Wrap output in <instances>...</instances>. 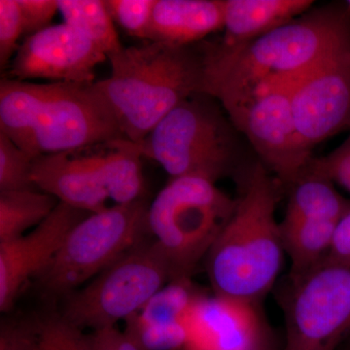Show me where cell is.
Masks as SVG:
<instances>
[{
	"label": "cell",
	"instance_id": "cell-1",
	"mask_svg": "<svg viewBox=\"0 0 350 350\" xmlns=\"http://www.w3.org/2000/svg\"><path fill=\"white\" fill-rule=\"evenodd\" d=\"M349 34L350 12L345 4H338L310 10L239 47L202 44V93L216 98L228 111L262 83L303 75Z\"/></svg>",
	"mask_w": 350,
	"mask_h": 350
},
{
	"label": "cell",
	"instance_id": "cell-2",
	"mask_svg": "<svg viewBox=\"0 0 350 350\" xmlns=\"http://www.w3.org/2000/svg\"><path fill=\"white\" fill-rule=\"evenodd\" d=\"M280 182L258 161L243 175L236 208L206 258L214 296L258 305L275 286L283 248Z\"/></svg>",
	"mask_w": 350,
	"mask_h": 350
},
{
	"label": "cell",
	"instance_id": "cell-3",
	"mask_svg": "<svg viewBox=\"0 0 350 350\" xmlns=\"http://www.w3.org/2000/svg\"><path fill=\"white\" fill-rule=\"evenodd\" d=\"M111 73L94 82L124 137L140 144L179 103L202 93V44L175 46L147 41L107 57Z\"/></svg>",
	"mask_w": 350,
	"mask_h": 350
},
{
	"label": "cell",
	"instance_id": "cell-4",
	"mask_svg": "<svg viewBox=\"0 0 350 350\" xmlns=\"http://www.w3.org/2000/svg\"><path fill=\"white\" fill-rule=\"evenodd\" d=\"M0 133L32 159L125 137L92 84L0 82Z\"/></svg>",
	"mask_w": 350,
	"mask_h": 350
},
{
	"label": "cell",
	"instance_id": "cell-5",
	"mask_svg": "<svg viewBox=\"0 0 350 350\" xmlns=\"http://www.w3.org/2000/svg\"><path fill=\"white\" fill-rule=\"evenodd\" d=\"M238 131L216 98L197 93L174 108L139 144L144 158L161 165L170 178L217 182L239 167Z\"/></svg>",
	"mask_w": 350,
	"mask_h": 350
},
{
	"label": "cell",
	"instance_id": "cell-6",
	"mask_svg": "<svg viewBox=\"0 0 350 350\" xmlns=\"http://www.w3.org/2000/svg\"><path fill=\"white\" fill-rule=\"evenodd\" d=\"M216 182L200 176L170 178L148 207L147 226L172 280L192 276L236 208Z\"/></svg>",
	"mask_w": 350,
	"mask_h": 350
},
{
	"label": "cell",
	"instance_id": "cell-7",
	"mask_svg": "<svg viewBox=\"0 0 350 350\" xmlns=\"http://www.w3.org/2000/svg\"><path fill=\"white\" fill-rule=\"evenodd\" d=\"M144 200L91 213L69 232L61 248L36 280L44 294L64 298L91 282L148 232Z\"/></svg>",
	"mask_w": 350,
	"mask_h": 350
},
{
	"label": "cell",
	"instance_id": "cell-8",
	"mask_svg": "<svg viewBox=\"0 0 350 350\" xmlns=\"http://www.w3.org/2000/svg\"><path fill=\"white\" fill-rule=\"evenodd\" d=\"M170 282L167 262L153 239H142L91 282L64 297L59 312L83 331L112 328L139 312Z\"/></svg>",
	"mask_w": 350,
	"mask_h": 350
},
{
	"label": "cell",
	"instance_id": "cell-9",
	"mask_svg": "<svg viewBox=\"0 0 350 350\" xmlns=\"http://www.w3.org/2000/svg\"><path fill=\"white\" fill-rule=\"evenodd\" d=\"M280 304L282 350H337L350 335V264L322 262L306 275L287 278Z\"/></svg>",
	"mask_w": 350,
	"mask_h": 350
},
{
	"label": "cell",
	"instance_id": "cell-10",
	"mask_svg": "<svg viewBox=\"0 0 350 350\" xmlns=\"http://www.w3.org/2000/svg\"><path fill=\"white\" fill-rule=\"evenodd\" d=\"M296 77L262 83L250 96L226 111L282 187L297 180L312 160L295 125L291 96Z\"/></svg>",
	"mask_w": 350,
	"mask_h": 350
},
{
	"label": "cell",
	"instance_id": "cell-11",
	"mask_svg": "<svg viewBox=\"0 0 350 350\" xmlns=\"http://www.w3.org/2000/svg\"><path fill=\"white\" fill-rule=\"evenodd\" d=\"M291 107L295 125L310 150L350 129V34L295 78Z\"/></svg>",
	"mask_w": 350,
	"mask_h": 350
},
{
	"label": "cell",
	"instance_id": "cell-12",
	"mask_svg": "<svg viewBox=\"0 0 350 350\" xmlns=\"http://www.w3.org/2000/svg\"><path fill=\"white\" fill-rule=\"evenodd\" d=\"M107 59L81 32L62 23L25 39L9 64L7 78L93 84L94 69Z\"/></svg>",
	"mask_w": 350,
	"mask_h": 350
},
{
	"label": "cell",
	"instance_id": "cell-13",
	"mask_svg": "<svg viewBox=\"0 0 350 350\" xmlns=\"http://www.w3.org/2000/svg\"><path fill=\"white\" fill-rule=\"evenodd\" d=\"M90 213L59 202L41 224L21 238L0 243V310H11L25 283L43 271L69 232Z\"/></svg>",
	"mask_w": 350,
	"mask_h": 350
},
{
	"label": "cell",
	"instance_id": "cell-14",
	"mask_svg": "<svg viewBox=\"0 0 350 350\" xmlns=\"http://www.w3.org/2000/svg\"><path fill=\"white\" fill-rule=\"evenodd\" d=\"M254 304L202 294L185 319L181 350H241L271 335Z\"/></svg>",
	"mask_w": 350,
	"mask_h": 350
},
{
	"label": "cell",
	"instance_id": "cell-15",
	"mask_svg": "<svg viewBox=\"0 0 350 350\" xmlns=\"http://www.w3.org/2000/svg\"><path fill=\"white\" fill-rule=\"evenodd\" d=\"M31 181L38 190L85 213L108 207L109 197L85 148L34 159Z\"/></svg>",
	"mask_w": 350,
	"mask_h": 350
},
{
	"label": "cell",
	"instance_id": "cell-16",
	"mask_svg": "<svg viewBox=\"0 0 350 350\" xmlns=\"http://www.w3.org/2000/svg\"><path fill=\"white\" fill-rule=\"evenodd\" d=\"M225 0H156L150 39L191 46L224 27Z\"/></svg>",
	"mask_w": 350,
	"mask_h": 350
},
{
	"label": "cell",
	"instance_id": "cell-17",
	"mask_svg": "<svg viewBox=\"0 0 350 350\" xmlns=\"http://www.w3.org/2000/svg\"><path fill=\"white\" fill-rule=\"evenodd\" d=\"M312 0H225L220 45L239 47L308 12Z\"/></svg>",
	"mask_w": 350,
	"mask_h": 350
},
{
	"label": "cell",
	"instance_id": "cell-18",
	"mask_svg": "<svg viewBox=\"0 0 350 350\" xmlns=\"http://www.w3.org/2000/svg\"><path fill=\"white\" fill-rule=\"evenodd\" d=\"M109 200L129 204L142 200L144 183L142 147L126 137L85 148Z\"/></svg>",
	"mask_w": 350,
	"mask_h": 350
},
{
	"label": "cell",
	"instance_id": "cell-19",
	"mask_svg": "<svg viewBox=\"0 0 350 350\" xmlns=\"http://www.w3.org/2000/svg\"><path fill=\"white\" fill-rule=\"evenodd\" d=\"M312 161L287 188L284 217L338 222L350 208V202L338 192L328 176L313 167Z\"/></svg>",
	"mask_w": 350,
	"mask_h": 350
},
{
	"label": "cell",
	"instance_id": "cell-20",
	"mask_svg": "<svg viewBox=\"0 0 350 350\" xmlns=\"http://www.w3.org/2000/svg\"><path fill=\"white\" fill-rule=\"evenodd\" d=\"M338 222L312 219L283 218V248L290 260L288 278L306 275L323 262Z\"/></svg>",
	"mask_w": 350,
	"mask_h": 350
},
{
	"label": "cell",
	"instance_id": "cell-21",
	"mask_svg": "<svg viewBox=\"0 0 350 350\" xmlns=\"http://www.w3.org/2000/svg\"><path fill=\"white\" fill-rule=\"evenodd\" d=\"M22 350H94L91 334L71 324L61 312H47L16 323Z\"/></svg>",
	"mask_w": 350,
	"mask_h": 350
},
{
	"label": "cell",
	"instance_id": "cell-22",
	"mask_svg": "<svg viewBox=\"0 0 350 350\" xmlns=\"http://www.w3.org/2000/svg\"><path fill=\"white\" fill-rule=\"evenodd\" d=\"M59 200L38 190L0 191V243L21 238L54 211Z\"/></svg>",
	"mask_w": 350,
	"mask_h": 350
},
{
	"label": "cell",
	"instance_id": "cell-23",
	"mask_svg": "<svg viewBox=\"0 0 350 350\" xmlns=\"http://www.w3.org/2000/svg\"><path fill=\"white\" fill-rule=\"evenodd\" d=\"M64 23L81 32L107 57L123 48L105 1L57 0Z\"/></svg>",
	"mask_w": 350,
	"mask_h": 350
},
{
	"label": "cell",
	"instance_id": "cell-24",
	"mask_svg": "<svg viewBox=\"0 0 350 350\" xmlns=\"http://www.w3.org/2000/svg\"><path fill=\"white\" fill-rule=\"evenodd\" d=\"M200 295L192 280H172L157 292L131 319L142 325L185 328L189 310Z\"/></svg>",
	"mask_w": 350,
	"mask_h": 350
},
{
	"label": "cell",
	"instance_id": "cell-25",
	"mask_svg": "<svg viewBox=\"0 0 350 350\" xmlns=\"http://www.w3.org/2000/svg\"><path fill=\"white\" fill-rule=\"evenodd\" d=\"M32 159L0 133V191L36 189L31 181Z\"/></svg>",
	"mask_w": 350,
	"mask_h": 350
},
{
	"label": "cell",
	"instance_id": "cell-26",
	"mask_svg": "<svg viewBox=\"0 0 350 350\" xmlns=\"http://www.w3.org/2000/svg\"><path fill=\"white\" fill-rule=\"evenodd\" d=\"M105 3L113 22L129 36L149 41L156 0H107Z\"/></svg>",
	"mask_w": 350,
	"mask_h": 350
},
{
	"label": "cell",
	"instance_id": "cell-27",
	"mask_svg": "<svg viewBox=\"0 0 350 350\" xmlns=\"http://www.w3.org/2000/svg\"><path fill=\"white\" fill-rule=\"evenodd\" d=\"M24 36L22 14L17 0H0V66L6 68L19 49Z\"/></svg>",
	"mask_w": 350,
	"mask_h": 350
},
{
	"label": "cell",
	"instance_id": "cell-28",
	"mask_svg": "<svg viewBox=\"0 0 350 350\" xmlns=\"http://www.w3.org/2000/svg\"><path fill=\"white\" fill-rule=\"evenodd\" d=\"M312 163L334 183H338L350 193V135L329 155L313 158Z\"/></svg>",
	"mask_w": 350,
	"mask_h": 350
},
{
	"label": "cell",
	"instance_id": "cell-29",
	"mask_svg": "<svg viewBox=\"0 0 350 350\" xmlns=\"http://www.w3.org/2000/svg\"><path fill=\"white\" fill-rule=\"evenodd\" d=\"M22 14L24 36L43 31L50 27L53 18L59 12L57 0H17Z\"/></svg>",
	"mask_w": 350,
	"mask_h": 350
},
{
	"label": "cell",
	"instance_id": "cell-30",
	"mask_svg": "<svg viewBox=\"0 0 350 350\" xmlns=\"http://www.w3.org/2000/svg\"><path fill=\"white\" fill-rule=\"evenodd\" d=\"M324 262L350 264V208L338 221Z\"/></svg>",
	"mask_w": 350,
	"mask_h": 350
},
{
	"label": "cell",
	"instance_id": "cell-31",
	"mask_svg": "<svg viewBox=\"0 0 350 350\" xmlns=\"http://www.w3.org/2000/svg\"><path fill=\"white\" fill-rule=\"evenodd\" d=\"M0 350H22L15 324L2 326L0 333Z\"/></svg>",
	"mask_w": 350,
	"mask_h": 350
},
{
	"label": "cell",
	"instance_id": "cell-32",
	"mask_svg": "<svg viewBox=\"0 0 350 350\" xmlns=\"http://www.w3.org/2000/svg\"><path fill=\"white\" fill-rule=\"evenodd\" d=\"M241 350H275V347H273V336H269V337L264 338V340H260L257 344Z\"/></svg>",
	"mask_w": 350,
	"mask_h": 350
},
{
	"label": "cell",
	"instance_id": "cell-33",
	"mask_svg": "<svg viewBox=\"0 0 350 350\" xmlns=\"http://www.w3.org/2000/svg\"><path fill=\"white\" fill-rule=\"evenodd\" d=\"M345 6H347V10H349L350 12V0L345 1Z\"/></svg>",
	"mask_w": 350,
	"mask_h": 350
},
{
	"label": "cell",
	"instance_id": "cell-34",
	"mask_svg": "<svg viewBox=\"0 0 350 350\" xmlns=\"http://www.w3.org/2000/svg\"><path fill=\"white\" fill-rule=\"evenodd\" d=\"M178 350H181V349H178Z\"/></svg>",
	"mask_w": 350,
	"mask_h": 350
}]
</instances>
